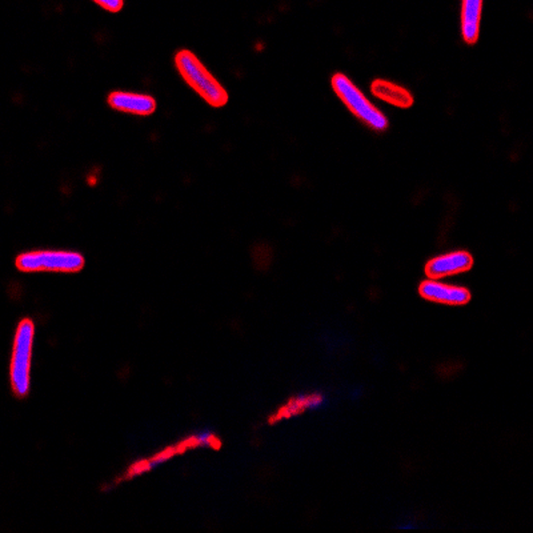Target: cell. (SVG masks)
<instances>
[{
    "instance_id": "cell-1",
    "label": "cell",
    "mask_w": 533,
    "mask_h": 533,
    "mask_svg": "<svg viewBox=\"0 0 533 533\" xmlns=\"http://www.w3.org/2000/svg\"><path fill=\"white\" fill-rule=\"evenodd\" d=\"M174 62L183 81L211 107L220 108L228 103L227 89L194 52L181 50L176 52Z\"/></svg>"
},
{
    "instance_id": "cell-2",
    "label": "cell",
    "mask_w": 533,
    "mask_h": 533,
    "mask_svg": "<svg viewBox=\"0 0 533 533\" xmlns=\"http://www.w3.org/2000/svg\"><path fill=\"white\" fill-rule=\"evenodd\" d=\"M34 340H35V324L31 319H23L15 331L12 361H10L12 390L19 398H26L30 393Z\"/></svg>"
},
{
    "instance_id": "cell-3",
    "label": "cell",
    "mask_w": 533,
    "mask_h": 533,
    "mask_svg": "<svg viewBox=\"0 0 533 533\" xmlns=\"http://www.w3.org/2000/svg\"><path fill=\"white\" fill-rule=\"evenodd\" d=\"M84 264L83 255L75 251H30L15 259V266L22 273L75 274L83 270Z\"/></svg>"
},
{
    "instance_id": "cell-4",
    "label": "cell",
    "mask_w": 533,
    "mask_h": 533,
    "mask_svg": "<svg viewBox=\"0 0 533 533\" xmlns=\"http://www.w3.org/2000/svg\"><path fill=\"white\" fill-rule=\"evenodd\" d=\"M332 89L339 99L347 105L348 110L369 128L385 131L388 128V119L376 105L372 104L366 95L355 86L344 73H337L331 79Z\"/></svg>"
},
{
    "instance_id": "cell-5",
    "label": "cell",
    "mask_w": 533,
    "mask_h": 533,
    "mask_svg": "<svg viewBox=\"0 0 533 533\" xmlns=\"http://www.w3.org/2000/svg\"><path fill=\"white\" fill-rule=\"evenodd\" d=\"M219 445H220V442L211 432H202V434L194 435V436H189V439H184L183 442H179L178 444L173 445V447H168L167 450L162 451V452L158 453V455L149 459V460L138 461V463L134 464L127 471L126 477L127 479H132V477L139 476V475L160 466L165 461L170 460L174 456L186 452V451L203 447L218 448Z\"/></svg>"
},
{
    "instance_id": "cell-6",
    "label": "cell",
    "mask_w": 533,
    "mask_h": 533,
    "mask_svg": "<svg viewBox=\"0 0 533 533\" xmlns=\"http://www.w3.org/2000/svg\"><path fill=\"white\" fill-rule=\"evenodd\" d=\"M474 266V258L466 251H455V252L444 253L436 256L427 263L426 274L429 278L439 281L447 276L459 275L467 273Z\"/></svg>"
},
{
    "instance_id": "cell-7",
    "label": "cell",
    "mask_w": 533,
    "mask_h": 533,
    "mask_svg": "<svg viewBox=\"0 0 533 533\" xmlns=\"http://www.w3.org/2000/svg\"><path fill=\"white\" fill-rule=\"evenodd\" d=\"M419 292L424 299L440 305H464L471 300V292L464 287L442 283L435 279L424 281L419 287Z\"/></svg>"
},
{
    "instance_id": "cell-8",
    "label": "cell",
    "mask_w": 533,
    "mask_h": 533,
    "mask_svg": "<svg viewBox=\"0 0 533 533\" xmlns=\"http://www.w3.org/2000/svg\"><path fill=\"white\" fill-rule=\"evenodd\" d=\"M107 103L113 110L138 116L152 115L158 107L157 99L151 95L127 91L111 92Z\"/></svg>"
},
{
    "instance_id": "cell-9",
    "label": "cell",
    "mask_w": 533,
    "mask_h": 533,
    "mask_svg": "<svg viewBox=\"0 0 533 533\" xmlns=\"http://www.w3.org/2000/svg\"><path fill=\"white\" fill-rule=\"evenodd\" d=\"M371 92L377 99L384 100L388 104L398 108L413 107V102H415L413 95L407 89L392 83V81H384V79H376L372 81Z\"/></svg>"
},
{
    "instance_id": "cell-10",
    "label": "cell",
    "mask_w": 533,
    "mask_h": 533,
    "mask_svg": "<svg viewBox=\"0 0 533 533\" xmlns=\"http://www.w3.org/2000/svg\"><path fill=\"white\" fill-rule=\"evenodd\" d=\"M482 10V0H466L461 4V35L471 46L479 39Z\"/></svg>"
},
{
    "instance_id": "cell-11",
    "label": "cell",
    "mask_w": 533,
    "mask_h": 533,
    "mask_svg": "<svg viewBox=\"0 0 533 533\" xmlns=\"http://www.w3.org/2000/svg\"><path fill=\"white\" fill-rule=\"evenodd\" d=\"M324 403V398L319 393H313V395H300L297 398H291L284 407L276 413L274 416V421H282V419L294 418V416L300 415V413H305L308 410H313V408L321 407Z\"/></svg>"
},
{
    "instance_id": "cell-12",
    "label": "cell",
    "mask_w": 533,
    "mask_h": 533,
    "mask_svg": "<svg viewBox=\"0 0 533 533\" xmlns=\"http://www.w3.org/2000/svg\"><path fill=\"white\" fill-rule=\"evenodd\" d=\"M95 4L110 12H119L124 7L121 0H95Z\"/></svg>"
}]
</instances>
